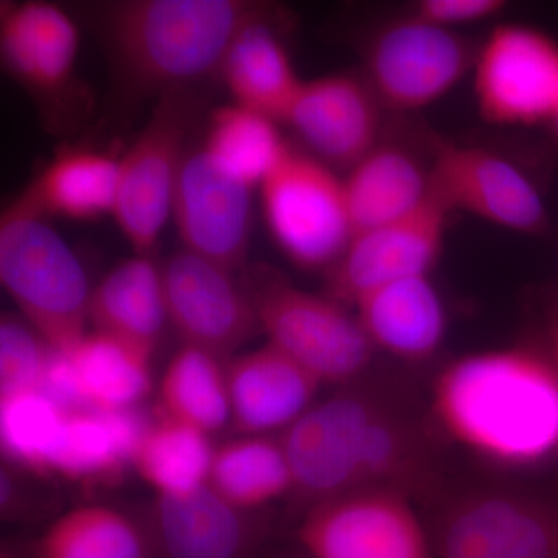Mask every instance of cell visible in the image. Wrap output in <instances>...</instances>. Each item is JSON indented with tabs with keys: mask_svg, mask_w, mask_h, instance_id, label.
Masks as SVG:
<instances>
[{
	"mask_svg": "<svg viewBox=\"0 0 558 558\" xmlns=\"http://www.w3.org/2000/svg\"><path fill=\"white\" fill-rule=\"evenodd\" d=\"M304 510L354 492L435 494L442 469L425 429L399 399L355 381L314 403L279 436Z\"/></svg>",
	"mask_w": 558,
	"mask_h": 558,
	"instance_id": "1",
	"label": "cell"
},
{
	"mask_svg": "<svg viewBox=\"0 0 558 558\" xmlns=\"http://www.w3.org/2000/svg\"><path fill=\"white\" fill-rule=\"evenodd\" d=\"M270 16L269 5L253 0H113L87 7L108 64L110 119L119 123L153 98L197 87L219 72L242 28Z\"/></svg>",
	"mask_w": 558,
	"mask_h": 558,
	"instance_id": "2",
	"label": "cell"
},
{
	"mask_svg": "<svg viewBox=\"0 0 558 558\" xmlns=\"http://www.w3.org/2000/svg\"><path fill=\"white\" fill-rule=\"evenodd\" d=\"M429 411L451 442L499 468H537L558 454V371L546 349L454 360L433 381Z\"/></svg>",
	"mask_w": 558,
	"mask_h": 558,
	"instance_id": "3",
	"label": "cell"
},
{
	"mask_svg": "<svg viewBox=\"0 0 558 558\" xmlns=\"http://www.w3.org/2000/svg\"><path fill=\"white\" fill-rule=\"evenodd\" d=\"M0 281L53 351H72L86 337V270L47 216L20 196L0 218Z\"/></svg>",
	"mask_w": 558,
	"mask_h": 558,
	"instance_id": "4",
	"label": "cell"
},
{
	"mask_svg": "<svg viewBox=\"0 0 558 558\" xmlns=\"http://www.w3.org/2000/svg\"><path fill=\"white\" fill-rule=\"evenodd\" d=\"M247 290L267 343L295 360L319 384L341 388L365 376L377 349L351 307L267 271H253Z\"/></svg>",
	"mask_w": 558,
	"mask_h": 558,
	"instance_id": "5",
	"label": "cell"
},
{
	"mask_svg": "<svg viewBox=\"0 0 558 558\" xmlns=\"http://www.w3.org/2000/svg\"><path fill=\"white\" fill-rule=\"evenodd\" d=\"M202 105L197 87L163 95L120 159L112 218L137 255L153 253L171 219L175 186Z\"/></svg>",
	"mask_w": 558,
	"mask_h": 558,
	"instance_id": "6",
	"label": "cell"
},
{
	"mask_svg": "<svg viewBox=\"0 0 558 558\" xmlns=\"http://www.w3.org/2000/svg\"><path fill=\"white\" fill-rule=\"evenodd\" d=\"M259 190L279 250L301 269L328 271L354 238L344 180L289 146Z\"/></svg>",
	"mask_w": 558,
	"mask_h": 558,
	"instance_id": "7",
	"label": "cell"
},
{
	"mask_svg": "<svg viewBox=\"0 0 558 558\" xmlns=\"http://www.w3.org/2000/svg\"><path fill=\"white\" fill-rule=\"evenodd\" d=\"M428 532L435 558H558V505L475 488L450 498Z\"/></svg>",
	"mask_w": 558,
	"mask_h": 558,
	"instance_id": "8",
	"label": "cell"
},
{
	"mask_svg": "<svg viewBox=\"0 0 558 558\" xmlns=\"http://www.w3.org/2000/svg\"><path fill=\"white\" fill-rule=\"evenodd\" d=\"M473 94L480 116L498 126L558 119V43L548 33L501 24L476 51Z\"/></svg>",
	"mask_w": 558,
	"mask_h": 558,
	"instance_id": "9",
	"label": "cell"
},
{
	"mask_svg": "<svg viewBox=\"0 0 558 558\" xmlns=\"http://www.w3.org/2000/svg\"><path fill=\"white\" fill-rule=\"evenodd\" d=\"M413 502L381 488L326 499L304 510L296 542L311 558H435Z\"/></svg>",
	"mask_w": 558,
	"mask_h": 558,
	"instance_id": "10",
	"label": "cell"
},
{
	"mask_svg": "<svg viewBox=\"0 0 558 558\" xmlns=\"http://www.w3.org/2000/svg\"><path fill=\"white\" fill-rule=\"evenodd\" d=\"M475 47L458 32L410 16L381 28L366 53L365 78L384 108H428L472 72Z\"/></svg>",
	"mask_w": 558,
	"mask_h": 558,
	"instance_id": "11",
	"label": "cell"
},
{
	"mask_svg": "<svg viewBox=\"0 0 558 558\" xmlns=\"http://www.w3.org/2000/svg\"><path fill=\"white\" fill-rule=\"evenodd\" d=\"M160 266L168 323L183 344L223 359L260 330L252 296L229 267L186 248Z\"/></svg>",
	"mask_w": 558,
	"mask_h": 558,
	"instance_id": "12",
	"label": "cell"
},
{
	"mask_svg": "<svg viewBox=\"0 0 558 558\" xmlns=\"http://www.w3.org/2000/svg\"><path fill=\"white\" fill-rule=\"evenodd\" d=\"M429 193L449 213L462 211L515 233H546L548 208L534 182L499 154L442 145L429 167Z\"/></svg>",
	"mask_w": 558,
	"mask_h": 558,
	"instance_id": "13",
	"label": "cell"
},
{
	"mask_svg": "<svg viewBox=\"0 0 558 558\" xmlns=\"http://www.w3.org/2000/svg\"><path fill=\"white\" fill-rule=\"evenodd\" d=\"M449 209L432 193L403 218L354 234L326 275V295L354 307L369 290L403 278L425 277L438 263Z\"/></svg>",
	"mask_w": 558,
	"mask_h": 558,
	"instance_id": "14",
	"label": "cell"
},
{
	"mask_svg": "<svg viewBox=\"0 0 558 558\" xmlns=\"http://www.w3.org/2000/svg\"><path fill=\"white\" fill-rule=\"evenodd\" d=\"M252 191L218 167L204 146L189 148L171 213L183 248L230 270L241 267L252 234Z\"/></svg>",
	"mask_w": 558,
	"mask_h": 558,
	"instance_id": "15",
	"label": "cell"
},
{
	"mask_svg": "<svg viewBox=\"0 0 558 558\" xmlns=\"http://www.w3.org/2000/svg\"><path fill=\"white\" fill-rule=\"evenodd\" d=\"M379 98L363 75L304 81L284 123L328 167L351 170L379 145Z\"/></svg>",
	"mask_w": 558,
	"mask_h": 558,
	"instance_id": "16",
	"label": "cell"
},
{
	"mask_svg": "<svg viewBox=\"0 0 558 558\" xmlns=\"http://www.w3.org/2000/svg\"><path fill=\"white\" fill-rule=\"evenodd\" d=\"M154 558H258L266 527L211 487L157 495L143 521Z\"/></svg>",
	"mask_w": 558,
	"mask_h": 558,
	"instance_id": "17",
	"label": "cell"
},
{
	"mask_svg": "<svg viewBox=\"0 0 558 558\" xmlns=\"http://www.w3.org/2000/svg\"><path fill=\"white\" fill-rule=\"evenodd\" d=\"M80 31L68 11L43 0L2 2L3 69L44 105L57 102L75 83Z\"/></svg>",
	"mask_w": 558,
	"mask_h": 558,
	"instance_id": "18",
	"label": "cell"
},
{
	"mask_svg": "<svg viewBox=\"0 0 558 558\" xmlns=\"http://www.w3.org/2000/svg\"><path fill=\"white\" fill-rule=\"evenodd\" d=\"M231 424L244 436L286 432L315 403L322 384L274 344L227 363Z\"/></svg>",
	"mask_w": 558,
	"mask_h": 558,
	"instance_id": "19",
	"label": "cell"
},
{
	"mask_svg": "<svg viewBox=\"0 0 558 558\" xmlns=\"http://www.w3.org/2000/svg\"><path fill=\"white\" fill-rule=\"evenodd\" d=\"M354 310L374 348L405 362L432 359L446 339V306L429 275L369 290Z\"/></svg>",
	"mask_w": 558,
	"mask_h": 558,
	"instance_id": "20",
	"label": "cell"
},
{
	"mask_svg": "<svg viewBox=\"0 0 558 558\" xmlns=\"http://www.w3.org/2000/svg\"><path fill=\"white\" fill-rule=\"evenodd\" d=\"M89 322L154 354L168 323L161 266L150 255L121 260L92 289Z\"/></svg>",
	"mask_w": 558,
	"mask_h": 558,
	"instance_id": "21",
	"label": "cell"
},
{
	"mask_svg": "<svg viewBox=\"0 0 558 558\" xmlns=\"http://www.w3.org/2000/svg\"><path fill=\"white\" fill-rule=\"evenodd\" d=\"M270 17L252 22L238 33L218 73L234 105L284 123L304 80L293 69Z\"/></svg>",
	"mask_w": 558,
	"mask_h": 558,
	"instance_id": "22",
	"label": "cell"
},
{
	"mask_svg": "<svg viewBox=\"0 0 558 558\" xmlns=\"http://www.w3.org/2000/svg\"><path fill=\"white\" fill-rule=\"evenodd\" d=\"M150 422L138 407L68 411L51 473L80 483L117 478L134 462Z\"/></svg>",
	"mask_w": 558,
	"mask_h": 558,
	"instance_id": "23",
	"label": "cell"
},
{
	"mask_svg": "<svg viewBox=\"0 0 558 558\" xmlns=\"http://www.w3.org/2000/svg\"><path fill=\"white\" fill-rule=\"evenodd\" d=\"M120 159L87 149H68L33 180L20 197L40 215L73 220L113 216Z\"/></svg>",
	"mask_w": 558,
	"mask_h": 558,
	"instance_id": "24",
	"label": "cell"
},
{
	"mask_svg": "<svg viewBox=\"0 0 558 558\" xmlns=\"http://www.w3.org/2000/svg\"><path fill=\"white\" fill-rule=\"evenodd\" d=\"M343 180L354 234L403 218L429 197V171L398 146L379 143Z\"/></svg>",
	"mask_w": 558,
	"mask_h": 558,
	"instance_id": "25",
	"label": "cell"
},
{
	"mask_svg": "<svg viewBox=\"0 0 558 558\" xmlns=\"http://www.w3.org/2000/svg\"><path fill=\"white\" fill-rule=\"evenodd\" d=\"M64 354L87 410L134 409L153 389V354L130 341L94 330Z\"/></svg>",
	"mask_w": 558,
	"mask_h": 558,
	"instance_id": "26",
	"label": "cell"
},
{
	"mask_svg": "<svg viewBox=\"0 0 558 558\" xmlns=\"http://www.w3.org/2000/svg\"><path fill=\"white\" fill-rule=\"evenodd\" d=\"M208 486L247 513L292 494V470L281 440L242 436L222 444L213 454Z\"/></svg>",
	"mask_w": 558,
	"mask_h": 558,
	"instance_id": "27",
	"label": "cell"
},
{
	"mask_svg": "<svg viewBox=\"0 0 558 558\" xmlns=\"http://www.w3.org/2000/svg\"><path fill=\"white\" fill-rule=\"evenodd\" d=\"M33 558H154L143 523L108 506H81L50 524Z\"/></svg>",
	"mask_w": 558,
	"mask_h": 558,
	"instance_id": "28",
	"label": "cell"
},
{
	"mask_svg": "<svg viewBox=\"0 0 558 558\" xmlns=\"http://www.w3.org/2000/svg\"><path fill=\"white\" fill-rule=\"evenodd\" d=\"M213 454L207 433L159 410L140 442L132 468L157 495L174 497L207 486Z\"/></svg>",
	"mask_w": 558,
	"mask_h": 558,
	"instance_id": "29",
	"label": "cell"
},
{
	"mask_svg": "<svg viewBox=\"0 0 558 558\" xmlns=\"http://www.w3.org/2000/svg\"><path fill=\"white\" fill-rule=\"evenodd\" d=\"M202 146L218 167L252 189L263 185L289 148L278 121L234 102L209 113Z\"/></svg>",
	"mask_w": 558,
	"mask_h": 558,
	"instance_id": "30",
	"label": "cell"
},
{
	"mask_svg": "<svg viewBox=\"0 0 558 558\" xmlns=\"http://www.w3.org/2000/svg\"><path fill=\"white\" fill-rule=\"evenodd\" d=\"M160 411L211 435L231 422L227 371L220 359L182 344L160 384Z\"/></svg>",
	"mask_w": 558,
	"mask_h": 558,
	"instance_id": "31",
	"label": "cell"
},
{
	"mask_svg": "<svg viewBox=\"0 0 558 558\" xmlns=\"http://www.w3.org/2000/svg\"><path fill=\"white\" fill-rule=\"evenodd\" d=\"M68 411L44 392L28 391L0 399V440L14 468L49 475L60 447Z\"/></svg>",
	"mask_w": 558,
	"mask_h": 558,
	"instance_id": "32",
	"label": "cell"
},
{
	"mask_svg": "<svg viewBox=\"0 0 558 558\" xmlns=\"http://www.w3.org/2000/svg\"><path fill=\"white\" fill-rule=\"evenodd\" d=\"M46 340L28 322L0 319V399L39 391L51 355Z\"/></svg>",
	"mask_w": 558,
	"mask_h": 558,
	"instance_id": "33",
	"label": "cell"
},
{
	"mask_svg": "<svg viewBox=\"0 0 558 558\" xmlns=\"http://www.w3.org/2000/svg\"><path fill=\"white\" fill-rule=\"evenodd\" d=\"M505 9L506 2L502 0H422L411 16L458 32L464 25L498 16Z\"/></svg>",
	"mask_w": 558,
	"mask_h": 558,
	"instance_id": "34",
	"label": "cell"
},
{
	"mask_svg": "<svg viewBox=\"0 0 558 558\" xmlns=\"http://www.w3.org/2000/svg\"><path fill=\"white\" fill-rule=\"evenodd\" d=\"M545 349L558 371V319L549 326L548 341H546Z\"/></svg>",
	"mask_w": 558,
	"mask_h": 558,
	"instance_id": "35",
	"label": "cell"
},
{
	"mask_svg": "<svg viewBox=\"0 0 558 558\" xmlns=\"http://www.w3.org/2000/svg\"><path fill=\"white\" fill-rule=\"evenodd\" d=\"M554 124H556V126H557V130H558V119L556 120V123H554Z\"/></svg>",
	"mask_w": 558,
	"mask_h": 558,
	"instance_id": "36",
	"label": "cell"
},
{
	"mask_svg": "<svg viewBox=\"0 0 558 558\" xmlns=\"http://www.w3.org/2000/svg\"><path fill=\"white\" fill-rule=\"evenodd\" d=\"M303 558H311V557L304 556Z\"/></svg>",
	"mask_w": 558,
	"mask_h": 558,
	"instance_id": "37",
	"label": "cell"
},
{
	"mask_svg": "<svg viewBox=\"0 0 558 558\" xmlns=\"http://www.w3.org/2000/svg\"><path fill=\"white\" fill-rule=\"evenodd\" d=\"M558 319V318H557Z\"/></svg>",
	"mask_w": 558,
	"mask_h": 558,
	"instance_id": "38",
	"label": "cell"
}]
</instances>
